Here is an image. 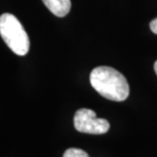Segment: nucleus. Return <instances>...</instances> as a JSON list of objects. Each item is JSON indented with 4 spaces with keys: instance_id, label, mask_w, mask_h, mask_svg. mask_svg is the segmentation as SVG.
<instances>
[{
    "instance_id": "nucleus-4",
    "label": "nucleus",
    "mask_w": 157,
    "mask_h": 157,
    "mask_svg": "<svg viewBox=\"0 0 157 157\" xmlns=\"http://www.w3.org/2000/svg\"><path fill=\"white\" fill-rule=\"evenodd\" d=\"M46 7L58 17H64L71 9L70 0H43Z\"/></svg>"
},
{
    "instance_id": "nucleus-3",
    "label": "nucleus",
    "mask_w": 157,
    "mask_h": 157,
    "mask_svg": "<svg viewBox=\"0 0 157 157\" xmlns=\"http://www.w3.org/2000/svg\"><path fill=\"white\" fill-rule=\"evenodd\" d=\"M74 127L80 133L101 135L109 130V123L105 119L96 118L92 109H80L74 115Z\"/></svg>"
},
{
    "instance_id": "nucleus-6",
    "label": "nucleus",
    "mask_w": 157,
    "mask_h": 157,
    "mask_svg": "<svg viewBox=\"0 0 157 157\" xmlns=\"http://www.w3.org/2000/svg\"><path fill=\"white\" fill-rule=\"evenodd\" d=\"M150 29L152 31V33H154V34L157 35V17L150 22Z\"/></svg>"
},
{
    "instance_id": "nucleus-2",
    "label": "nucleus",
    "mask_w": 157,
    "mask_h": 157,
    "mask_svg": "<svg viewBox=\"0 0 157 157\" xmlns=\"http://www.w3.org/2000/svg\"><path fill=\"white\" fill-rule=\"evenodd\" d=\"M0 36L14 54L25 56L29 50V39L21 21L11 13L0 16Z\"/></svg>"
},
{
    "instance_id": "nucleus-1",
    "label": "nucleus",
    "mask_w": 157,
    "mask_h": 157,
    "mask_svg": "<svg viewBox=\"0 0 157 157\" xmlns=\"http://www.w3.org/2000/svg\"><path fill=\"white\" fill-rule=\"evenodd\" d=\"M90 84L105 98L123 101L130 93L129 83L121 72L109 66H98L90 73Z\"/></svg>"
},
{
    "instance_id": "nucleus-7",
    "label": "nucleus",
    "mask_w": 157,
    "mask_h": 157,
    "mask_svg": "<svg viewBox=\"0 0 157 157\" xmlns=\"http://www.w3.org/2000/svg\"><path fill=\"white\" fill-rule=\"evenodd\" d=\"M154 70H155V73L157 75V60H156V62L154 63Z\"/></svg>"
},
{
    "instance_id": "nucleus-5",
    "label": "nucleus",
    "mask_w": 157,
    "mask_h": 157,
    "mask_svg": "<svg viewBox=\"0 0 157 157\" xmlns=\"http://www.w3.org/2000/svg\"><path fill=\"white\" fill-rule=\"evenodd\" d=\"M63 157H89V155L82 149L69 148L64 152Z\"/></svg>"
}]
</instances>
